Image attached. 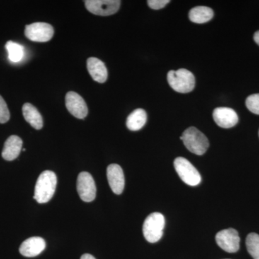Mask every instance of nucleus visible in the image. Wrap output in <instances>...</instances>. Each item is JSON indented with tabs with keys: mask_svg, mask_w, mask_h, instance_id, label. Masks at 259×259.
I'll use <instances>...</instances> for the list:
<instances>
[{
	"mask_svg": "<svg viewBox=\"0 0 259 259\" xmlns=\"http://www.w3.org/2000/svg\"><path fill=\"white\" fill-rule=\"evenodd\" d=\"M81 259H96L93 255L88 254V253H86V254H83L82 256L81 257Z\"/></svg>",
	"mask_w": 259,
	"mask_h": 259,
	"instance_id": "obj_24",
	"label": "nucleus"
},
{
	"mask_svg": "<svg viewBox=\"0 0 259 259\" xmlns=\"http://www.w3.org/2000/svg\"><path fill=\"white\" fill-rule=\"evenodd\" d=\"M214 16V13L211 8L207 7L199 6L190 10L189 18L193 23L202 24L209 21Z\"/></svg>",
	"mask_w": 259,
	"mask_h": 259,
	"instance_id": "obj_18",
	"label": "nucleus"
},
{
	"mask_svg": "<svg viewBox=\"0 0 259 259\" xmlns=\"http://www.w3.org/2000/svg\"><path fill=\"white\" fill-rule=\"evenodd\" d=\"M218 245L228 253H236L240 248L239 235L233 228L218 232L215 236Z\"/></svg>",
	"mask_w": 259,
	"mask_h": 259,
	"instance_id": "obj_9",
	"label": "nucleus"
},
{
	"mask_svg": "<svg viewBox=\"0 0 259 259\" xmlns=\"http://www.w3.org/2000/svg\"><path fill=\"white\" fill-rule=\"evenodd\" d=\"M246 248L253 259H259V235L251 233L246 238Z\"/></svg>",
	"mask_w": 259,
	"mask_h": 259,
	"instance_id": "obj_20",
	"label": "nucleus"
},
{
	"mask_svg": "<svg viewBox=\"0 0 259 259\" xmlns=\"http://www.w3.org/2000/svg\"><path fill=\"white\" fill-rule=\"evenodd\" d=\"M245 105L250 112L255 115H259V94H254L248 97Z\"/></svg>",
	"mask_w": 259,
	"mask_h": 259,
	"instance_id": "obj_21",
	"label": "nucleus"
},
{
	"mask_svg": "<svg viewBox=\"0 0 259 259\" xmlns=\"http://www.w3.org/2000/svg\"><path fill=\"white\" fill-rule=\"evenodd\" d=\"M8 52V58L12 62H20L24 57L23 46L13 41H8L5 45Z\"/></svg>",
	"mask_w": 259,
	"mask_h": 259,
	"instance_id": "obj_19",
	"label": "nucleus"
},
{
	"mask_svg": "<svg viewBox=\"0 0 259 259\" xmlns=\"http://www.w3.org/2000/svg\"><path fill=\"white\" fill-rule=\"evenodd\" d=\"M213 119L219 127L231 128L238 123L236 112L229 107H218L213 111Z\"/></svg>",
	"mask_w": 259,
	"mask_h": 259,
	"instance_id": "obj_11",
	"label": "nucleus"
},
{
	"mask_svg": "<svg viewBox=\"0 0 259 259\" xmlns=\"http://www.w3.org/2000/svg\"><path fill=\"white\" fill-rule=\"evenodd\" d=\"M66 106L70 113L78 119H83L88 114L86 102L79 94L69 92L66 95Z\"/></svg>",
	"mask_w": 259,
	"mask_h": 259,
	"instance_id": "obj_10",
	"label": "nucleus"
},
{
	"mask_svg": "<svg viewBox=\"0 0 259 259\" xmlns=\"http://www.w3.org/2000/svg\"><path fill=\"white\" fill-rule=\"evenodd\" d=\"M167 80L170 87L180 93H189L195 87V78L192 72L185 69L169 71Z\"/></svg>",
	"mask_w": 259,
	"mask_h": 259,
	"instance_id": "obj_3",
	"label": "nucleus"
},
{
	"mask_svg": "<svg viewBox=\"0 0 259 259\" xmlns=\"http://www.w3.org/2000/svg\"><path fill=\"white\" fill-rule=\"evenodd\" d=\"M88 69L92 78L99 83L107 81L108 73L105 64L97 58L91 57L88 59Z\"/></svg>",
	"mask_w": 259,
	"mask_h": 259,
	"instance_id": "obj_15",
	"label": "nucleus"
},
{
	"mask_svg": "<svg viewBox=\"0 0 259 259\" xmlns=\"http://www.w3.org/2000/svg\"><path fill=\"white\" fill-rule=\"evenodd\" d=\"M253 39H254L255 42L259 46V30L255 32Z\"/></svg>",
	"mask_w": 259,
	"mask_h": 259,
	"instance_id": "obj_25",
	"label": "nucleus"
},
{
	"mask_svg": "<svg viewBox=\"0 0 259 259\" xmlns=\"http://www.w3.org/2000/svg\"><path fill=\"white\" fill-rule=\"evenodd\" d=\"M54 28L50 24L35 23L26 25L25 36L34 42H45L49 41L54 35Z\"/></svg>",
	"mask_w": 259,
	"mask_h": 259,
	"instance_id": "obj_7",
	"label": "nucleus"
},
{
	"mask_svg": "<svg viewBox=\"0 0 259 259\" xmlns=\"http://www.w3.org/2000/svg\"><path fill=\"white\" fill-rule=\"evenodd\" d=\"M165 227V218L160 212H153L145 220L143 233L146 241L154 243L159 241L163 236Z\"/></svg>",
	"mask_w": 259,
	"mask_h": 259,
	"instance_id": "obj_4",
	"label": "nucleus"
},
{
	"mask_svg": "<svg viewBox=\"0 0 259 259\" xmlns=\"http://www.w3.org/2000/svg\"><path fill=\"white\" fill-rule=\"evenodd\" d=\"M78 194L83 202H90L96 197L97 188L93 177L88 172H81L76 183Z\"/></svg>",
	"mask_w": 259,
	"mask_h": 259,
	"instance_id": "obj_8",
	"label": "nucleus"
},
{
	"mask_svg": "<svg viewBox=\"0 0 259 259\" xmlns=\"http://www.w3.org/2000/svg\"><path fill=\"white\" fill-rule=\"evenodd\" d=\"M23 147V141L18 136H11L5 141L2 156L6 161H13L20 155Z\"/></svg>",
	"mask_w": 259,
	"mask_h": 259,
	"instance_id": "obj_14",
	"label": "nucleus"
},
{
	"mask_svg": "<svg viewBox=\"0 0 259 259\" xmlns=\"http://www.w3.org/2000/svg\"><path fill=\"white\" fill-rule=\"evenodd\" d=\"M175 170L181 180L187 185L195 187L200 184V174L188 160L183 157H178L174 162Z\"/></svg>",
	"mask_w": 259,
	"mask_h": 259,
	"instance_id": "obj_5",
	"label": "nucleus"
},
{
	"mask_svg": "<svg viewBox=\"0 0 259 259\" xmlns=\"http://www.w3.org/2000/svg\"><path fill=\"white\" fill-rule=\"evenodd\" d=\"M147 114L143 109H137L130 114L126 121V125L130 131H137L146 125Z\"/></svg>",
	"mask_w": 259,
	"mask_h": 259,
	"instance_id": "obj_17",
	"label": "nucleus"
},
{
	"mask_svg": "<svg viewBox=\"0 0 259 259\" xmlns=\"http://www.w3.org/2000/svg\"><path fill=\"white\" fill-rule=\"evenodd\" d=\"M169 3V0H149L148 5L151 9L159 10L164 8Z\"/></svg>",
	"mask_w": 259,
	"mask_h": 259,
	"instance_id": "obj_23",
	"label": "nucleus"
},
{
	"mask_svg": "<svg viewBox=\"0 0 259 259\" xmlns=\"http://www.w3.org/2000/svg\"><path fill=\"white\" fill-rule=\"evenodd\" d=\"M107 177L112 192L116 194H122L125 188V176L120 166L115 163L109 165Z\"/></svg>",
	"mask_w": 259,
	"mask_h": 259,
	"instance_id": "obj_12",
	"label": "nucleus"
},
{
	"mask_svg": "<svg viewBox=\"0 0 259 259\" xmlns=\"http://www.w3.org/2000/svg\"><path fill=\"white\" fill-rule=\"evenodd\" d=\"M180 139L183 141L186 148L190 152L198 156L203 155L209 148L207 138L194 127H190L186 130Z\"/></svg>",
	"mask_w": 259,
	"mask_h": 259,
	"instance_id": "obj_2",
	"label": "nucleus"
},
{
	"mask_svg": "<svg viewBox=\"0 0 259 259\" xmlns=\"http://www.w3.org/2000/svg\"><path fill=\"white\" fill-rule=\"evenodd\" d=\"M258 136H259V131H258Z\"/></svg>",
	"mask_w": 259,
	"mask_h": 259,
	"instance_id": "obj_26",
	"label": "nucleus"
},
{
	"mask_svg": "<svg viewBox=\"0 0 259 259\" xmlns=\"http://www.w3.org/2000/svg\"><path fill=\"white\" fill-rule=\"evenodd\" d=\"M23 114L25 120L36 130H40L44 125V120L40 112L36 107L30 103L24 104L23 106Z\"/></svg>",
	"mask_w": 259,
	"mask_h": 259,
	"instance_id": "obj_16",
	"label": "nucleus"
},
{
	"mask_svg": "<svg viewBox=\"0 0 259 259\" xmlns=\"http://www.w3.org/2000/svg\"><path fill=\"white\" fill-rule=\"evenodd\" d=\"M57 185V177L54 172L42 171L38 177L35 187L34 199L40 204L49 202L55 193Z\"/></svg>",
	"mask_w": 259,
	"mask_h": 259,
	"instance_id": "obj_1",
	"label": "nucleus"
},
{
	"mask_svg": "<svg viewBox=\"0 0 259 259\" xmlns=\"http://www.w3.org/2000/svg\"><path fill=\"white\" fill-rule=\"evenodd\" d=\"M10 113L4 99L0 95V123L3 124L10 120Z\"/></svg>",
	"mask_w": 259,
	"mask_h": 259,
	"instance_id": "obj_22",
	"label": "nucleus"
},
{
	"mask_svg": "<svg viewBox=\"0 0 259 259\" xmlns=\"http://www.w3.org/2000/svg\"><path fill=\"white\" fill-rule=\"evenodd\" d=\"M46 248V241L40 237H32L22 243L20 253L25 257H35L42 253Z\"/></svg>",
	"mask_w": 259,
	"mask_h": 259,
	"instance_id": "obj_13",
	"label": "nucleus"
},
{
	"mask_svg": "<svg viewBox=\"0 0 259 259\" xmlns=\"http://www.w3.org/2000/svg\"><path fill=\"white\" fill-rule=\"evenodd\" d=\"M85 7L89 12L100 16H109L115 14L120 8L119 0H88Z\"/></svg>",
	"mask_w": 259,
	"mask_h": 259,
	"instance_id": "obj_6",
	"label": "nucleus"
}]
</instances>
